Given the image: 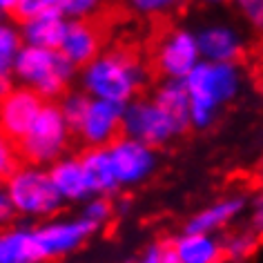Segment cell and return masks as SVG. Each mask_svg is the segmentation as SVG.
<instances>
[{
	"label": "cell",
	"mask_w": 263,
	"mask_h": 263,
	"mask_svg": "<svg viewBox=\"0 0 263 263\" xmlns=\"http://www.w3.org/2000/svg\"><path fill=\"white\" fill-rule=\"evenodd\" d=\"M145 83V69L134 51L109 49L83 69V87L96 101L127 107Z\"/></svg>",
	"instance_id": "6da1fadb"
},
{
	"label": "cell",
	"mask_w": 263,
	"mask_h": 263,
	"mask_svg": "<svg viewBox=\"0 0 263 263\" xmlns=\"http://www.w3.org/2000/svg\"><path fill=\"white\" fill-rule=\"evenodd\" d=\"M183 83H185V89L190 94L192 125L205 127L212 121L214 109L234 96L239 78H236L234 65L199 63Z\"/></svg>",
	"instance_id": "7a4b0ae2"
},
{
	"label": "cell",
	"mask_w": 263,
	"mask_h": 263,
	"mask_svg": "<svg viewBox=\"0 0 263 263\" xmlns=\"http://www.w3.org/2000/svg\"><path fill=\"white\" fill-rule=\"evenodd\" d=\"M14 74L25 87L34 89L45 101H49L56 96H65V89L74 76V65L61 54V49L25 45L18 54Z\"/></svg>",
	"instance_id": "3957f363"
},
{
	"label": "cell",
	"mask_w": 263,
	"mask_h": 263,
	"mask_svg": "<svg viewBox=\"0 0 263 263\" xmlns=\"http://www.w3.org/2000/svg\"><path fill=\"white\" fill-rule=\"evenodd\" d=\"M69 141V125L65 121L61 107L56 103H45L41 114L31 125V129L25 134V139L18 143V156L27 165L41 167L45 163L54 165L63 159V152Z\"/></svg>",
	"instance_id": "277c9868"
},
{
	"label": "cell",
	"mask_w": 263,
	"mask_h": 263,
	"mask_svg": "<svg viewBox=\"0 0 263 263\" xmlns=\"http://www.w3.org/2000/svg\"><path fill=\"white\" fill-rule=\"evenodd\" d=\"M5 190L14 212L25 216H51L63 203L49 172L36 165H21L5 181Z\"/></svg>",
	"instance_id": "5b68a950"
},
{
	"label": "cell",
	"mask_w": 263,
	"mask_h": 263,
	"mask_svg": "<svg viewBox=\"0 0 263 263\" xmlns=\"http://www.w3.org/2000/svg\"><path fill=\"white\" fill-rule=\"evenodd\" d=\"M123 134L134 141H141L145 145H163L172 136H179L183 132L179 129L167 111L156 105V101H145V98H136L125 107L123 114Z\"/></svg>",
	"instance_id": "8992f818"
},
{
	"label": "cell",
	"mask_w": 263,
	"mask_h": 263,
	"mask_svg": "<svg viewBox=\"0 0 263 263\" xmlns=\"http://www.w3.org/2000/svg\"><path fill=\"white\" fill-rule=\"evenodd\" d=\"M96 226L87 219H58L49 221L45 226L36 228V246L41 252V259L45 261H56L61 256L74 252L96 232Z\"/></svg>",
	"instance_id": "52a82bcc"
},
{
	"label": "cell",
	"mask_w": 263,
	"mask_h": 263,
	"mask_svg": "<svg viewBox=\"0 0 263 263\" xmlns=\"http://www.w3.org/2000/svg\"><path fill=\"white\" fill-rule=\"evenodd\" d=\"M45 98L29 87H16L0 103V134L18 145L45 107Z\"/></svg>",
	"instance_id": "ba28073f"
},
{
	"label": "cell",
	"mask_w": 263,
	"mask_h": 263,
	"mask_svg": "<svg viewBox=\"0 0 263 263\" xmlns=\"http://www.w3.org/2000/svg\"><path fill=\"white\" fill-rule=\"evenodd\" d=\"M199 43L187 31H172L161 41L156 49V69L170 81H185L192 69L199 65Z\"/></svg>",
	"instance_id": "9c48e42d"
},
{
	"label": "cell",
	"mask_w": 263,
	"mask_h": 263,
	"mask_svg": "<svg viewBox=\"0 0 263 263\" xmlns=\"http://www.w3.org/2000/svg\"><path fill=\"white\" fill-rule=\"evenodd\" d=\"M111 165H114L116 179L121 185H134L147 179L156 165L152 147L129 136H121L111 145H107Z\"/></svg>",
	"instance_id": "30bf717a"
},
{
	"label": "cell",
	"mask_w": 263,
	"mask_h": 263,
	"mask_svg": "<svg viewBox=\"0 0 263 263\" xmlns=\"http://www.w3.org/2000/svg\"><path fill=\"white\" fill-rule=\"evenodd\" d=\"M123 114L125 107L107 101H96L91 98L89 111L78 129L81 139L89 147H107L123 134Z\"/></svg>",
	"instance_id": "8fae6325"
},
{
	"label": "cell",
	"mask_w": 263,
	"mask_h": 263,
	"mask_svg": "<svg viewBox=\"0 0 263 263\" xmlns=\"http://www.w3.org/2000/svg\"><path fill=\"white\" fill-rule=\"evenodd\" d=\"M103 27L98 25L94 18H85V21H69L67 25V34L61 45V54L67 61L78 67H87L91 61H96L101 56L103 47Z\"/></svg>",
	"instance_id": "7c38bea8"
},
{
	"label": "cell",
	"mask_w": 263,
	"mask_h": 263,
	"mask_svg": "<svg viewBox=\"0 0 263 263\" xmlns=\"http://www.w3.org/2000/svg\"><path fill=\"white\" fill-rule=\"evenodd\" d=\"M69 21H65L61 11H47V14L34 16L23 23V41L31 47H43V49H61V45L67 34Z\"/></svg>",
	"instance_id": "4fadbf2b"
},
{
	"label": "cell",
	"mask_w": 263,
	"mask_h": 263,
	"mask_svg": "<svg viewBox=\"0 0 263 263\" xmlns=\"http://www.w3.org/2000/svg\"><path fill=\"white\" fill-rule=\"evenodd\" d=\"M201 56L208 58V63H226L234 65L243 61L246 49L236 34L228 27H208L196 36Z\"/></svg>",
	"instance_id": "5bb4252c"
},
{
	"label": "cell",
	"mask_w": 263,
	"mask_h": 263,
	"mask_svg": "<svg viewBox=\"0 0 263 263\" xmlns=\"http://www.w3.org/2000/svg\"><path fill=\"white\" fill-rule=\"evenodd\" d=\"M51 183L58 190L63 201H81L87 194H91L89 183H87V174H85V167L81 159H61L56 161L49 170Z\"/></svg>",
	"instance_id": "9a60e30c"
},
{
	"label": "cell",
	"mask_w": 263,
	"mask_h": 263,
	"mask_svg": "<svg viewBox=\"0 0 263 263\" xmlns=\"http://www.w3.org/2000/svg\"><path fill=\"white\" fill-rule=\"evenodd\" d=\"M81 163L85 167V174H87V183L91 194H111L121 187V183L116 179L114 165H111L109 152L107 147H89L85 149L81 156Z\"/></svg>",
	"instance_id": "2e32d148"
},
{
	"label": "cell",
	"mask_w": 263,
	"mask_h": 263,
	"mask_svg": "<svg viewBox=\"0 0 263 263\" xmlns=\"http://www.w3.org/2000/svg\"><path fill=\"white\" fill-rule=\"evenodd\" d=\"M179 263H221L226 259L223 243L212 234H192L185 232L172 241Z\"/></svg>",
	"instance_id": "e0dca14e"
},
{
	"label": "cell",
	"mask_w": 263,
	"mask_h": 263,
	"mask_svg": "<svg viewBox=\"0 0 263 263\" xmlns=\"http://www.w3.org/2000/svg\"><path fill=\"white\" fill-rule=\"evenodd\" d=\"M0 263H43L34 230H3L0 232Z\"/></svg>",
	"instance_id": "ac0fdd59"
},
{
	"label": "cell",
	"mask_w": 263,
	"mask_h": 263,
	"mask_svg": "<svg viewBox=\"0 0 263 263\" xmlns=\"http://www.w3.org/2000/svg\"><path fill=\"white\" fill-rule=\"evenodd\" d=\"M241 210H243V199H239V196H234V199H226V201H219V203H214V205L201 210L199 214H194L192 219L187 221L185 232H192V234H212L214 230L226 228L228 223L241 212Z\"/></svg>",
	"instance_id": "d6986e66"
},
{
	"label": "cell",
	"mask_w": 263,
	"mask_h": 263,
	"mask_svg": "<svg viewBox=\"0 0 263 263\" xmlns=\"http://www.w3.org/2000/svg\"><path fill=\"white\" fill-rule=\"evenodd\" d=\"M156 105H161L167 111V116L179 125L181 132H185L192 125V116H190V94L185 89L183 81H167L161 85L154 94Z\"/></svg>",
	"instance_id": "ffe728a7"
},
{
	"label": "cell",
	"mask_w": 263,
	"mask_h": 263,
	"mask_svg": "<svg viewBox=\"0 0 263 263\" xmlns=\"http://www.w3.org/2000/svg\"><path fill=\"white\" fill-rule=\"evenodd\" d=\"M23 34L11 25L0 23V74L11 76L18 61V54L23 51Z\"/></svg>",
	"instance_id": "44dd1931"
},
{
	"label": "cell",
	"mask_w": 263,
	"mask_h": 263,
	"mask_svg": "<svg viewBox=\"0 0 263 263\" xmlns=\"http://www.w3.org/2000/svg\"><path fill=\"white\" fill-rule=\"evenodd\" d=\"M89 105H91V96L85 94V91H69V94H65L61 98L58 107H61L69 129H74V132L81 129L85 116H87V111H89Z\"/></svg>",
	"instance_id": "7402d4cb"
},
{
	"label": "cell",
	"mask_w": 263,
	"mask_h": 263,
	"mask_svg": "<svg viewBox=\"0 0 263 263\" xmlns=\"http://www.w3.org/2000/svg\"><path fill=\"white\" fill-rule=\"evenodd\" d=\"M254 248H256V239H254V234H250V232H236L223 241L226 259H232V261L248 259V256L254 252Z\"/></svg>",
	"instance_id": "603a6c76"
},
{
	"label": "cell",
	"mask_w": 263,
	"mask_h": 263,
	"mask_svg": "<svg viewBox=\"0 0 263 263\" xmlns=\"http://www.w3.org/2000/svg\"><path fill=\"white\" fill-rule=\"evenodd\" d=\"M63 5H65V0H21L14 16L21 23H25L34 16L47 14V11H61L63 14Z\"/></svg>",
	"instance_id": "cb8c5ba5"
},
{
	"label": "cell",
	"mask_w": 263,
	"mask_h": 263,
	"mask_svg": "<svg viewBox=\"0 0 263 263\" xmlns=\"http://www.w3.org/2000/svg\"><path fill=\"white\" fill-rule=\"evenodd\" d=\"M105 0H65L63 16H69L71 21H85V18H94L98 9L103 7Z\"/></svg>",
	"instance_id": "d4e9b609"
},
{
	"label": "cell",
	"mask_w": 263,
	"mask_h": 263,
	"mask_svg": "<svg viewBox=\"0 0 263 263\" xmlns=\"http://www.w3.org/2000/svg\"><path fill=\"white\" fill-rule=\"evenodd\" d=\"M18 161H21V156H18L16 145L7 139V136L0 134V181H7L9 176L21 167Z\"/></svg>",
	"instance_id": "484cf974"
},
{
	"label": "cell",
	"mask_w": 263,
	"mask_h": 263,
	"mask_svg": "<svg viewBox=\"0 0 263 263\" xmlns=\"http://www.w3.org/2000/svg\"><path fill=\"white\" fill-rule=\"evenodd\" d=\"M139 263H179L172 243H152L143 250Z\"/></svg>",
	"instance_id": "4316f807"
},
{
	"label": "cell",
	"mask_w": 263,
	"mask_h": 263,
	"mask_svg": "<svg viewBox=\"0 0 263 263\" xmlns=\"http://www.w3.org/2000/svg\"><path fill=\"white\" fill-rule=\"evenodd\" d=\"M109 216H111V203L105 199V196H96V199H91L87 203V208H85V212H83V219L94 223L96 228H101L103 223H107Z\"/></svg>",
	"instance_id": "83f0119b"
},
{
	"label": "cell",
	"mask_w": 263,
	"mask_h": 263,
	"mask_svg": "<svg viewBox=\"0 0 263 263\" xmlns=\"http://www.w3.org/2000/svg\"><path fill=\"white\" fill-rule=\"evenodd\" d=\"M236 5L254 27L263 29V0H236Z\"/></svg>",
	"instance_id": "f1b7e54d"
},
{
	"label": "cell",
	"mask_w": 263,
	"mask_h": 263,
	"mask_svg": "<svg viewBox=\"0 0 263 263\" xmlns=\"http://www.w3.org/2000/svg\"><path fill=\"white\" fill-rule=\"evenodd\" d=\"M132 7L143 11V14H161V11L170 9L176 0H129Z\"/></svg>",
	"instance_id": "f546056e"
},
{
	"label": "cell",
	"mask_w": 263,
	"mask_h": 263,
	"mask_svg": "<svg viewBox=\"0 0 263 263\" xmlns=\"http://www.w3.org/2000/svg\"><path fill=\"white\" fill-rule=\"evenodd\" d=\"M11 214H14V208H11V201H9V196H7V190H5L3 181H0V226H5V223L11 219Z\"/></svg>",
	"instance_id": "4dcf8cb0"
},
{
	"label": "cell",
	"mask_w": 263,
	"mask_h": 263,
	"mask_svg": "<svg viewBox=\"0 0 263 263\" xmlns=\"http://www.w3.org/2000/svg\"><path fill=\"white\" fill-rule=\"evenodd\" d=\"M252 230L263 234V194L256 196L254 208H252Z\"/></svg>",
	"instance_id": "1f68e13d"
},
{
	"label": "cell",
	"mask_w": 263,
	"mask_h": 263,
	"mask_svg": "<svg viewBox=\"0 0 263 263\" xmlns=\"http://www.w3.org/2000/svg\"><path fill=\"white\" fill-rule=\"evenodd\" d=\"M11 91H14V87H11V76H5L0 74V103L7 98Z\"/></svg>",
	"instance_id": "d6a6232c"
},
{
	"label": "cell",
	"mask_w": 263,
	"mask_h": 263,
	"mask_svg": "<svg viewBox=\"0 0 263 263\" xmlns=\"http://www.w3.org/2000/svg\"><path fill=\"white\" fill-rule=\"evenodd\" d=\"M21 0H0V14H16Z\"/></svg>",
	"instance_id": "836d02e7"
},
{
	"label": "cell",
	"mask_w": 263,
	"mask_h": 263,
	"mask_svg": "<svg viewBox=\"0 0 263 263\" xmlns=\"http://www.w3.org/2000/svg\"><path fill=\"white\" fill-rule=\"evenodd\" d=\"M254 85H256V89H261L263 91V63L256 67L254 71Z\"/></svg>",
	"instance_id": "e575fe53"
},
{
	"label": "cell",
	"mask_w": 263,
	"mask_h": 263,
	"mask_svg": "<svg viewBox=\"0 0 263 263\" xmlns=\"http://www.w3.org/2000/svg\"><path fill=\"white\" fill-rule=\"evenodd\" d=\"M259 183L263 185V163H261V167H259Z\"/></svg>",
	"instance_id": "d590c367"
},
{
	"label": "cell",
	"mask_w": 263,
	"mask_h": 263,
	"mask_svg": "<svg viewBox=\"0 0 263 263\" xmlns=\"http://www.w3.org/2000/svg\"><path fill=\"white\" fill-rule=\"evenodd\" d=\"M212 3H221V0H212Z\"/></svg>",
	"instance_id": "8d00e7d4"
}]
</instances>
